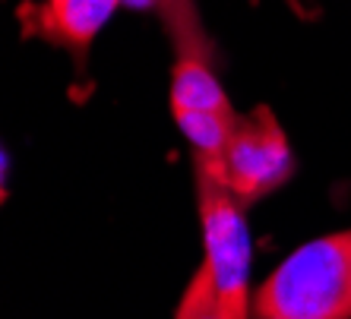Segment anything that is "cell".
<instances>
[{"label":"cell","mask_w":351,"mask_h":319,"mask_svg":"<svg viewBox=\"0 0 351 319\" xmlns=\"http://www.w3.org/2000/svg\"><path fill=\"white\" fill-rule=\"evenodd\" d=\"M254 319H351V228L298 246L256 288Z\"/></svg>","instance_id":"cell-1"},{"label":"cell","mask_w":351,"mask_h":319,"mask_svg":"<svg viewBox=\"0 0 351 319\" xmlns=\"http://www.w3.org/2000/svg\"><path fill=\"white\" fill-rule=\"evenodd\" d=\"M196 180V209H199V225H203L206 259L203 266L213 272V281L219 294L234 307L237 313L250 316L254 297H250V259H254V244H250V228L244 218V203L231 193L213 171L193 164Z\"/></svg>","instance_id":"cell-2"},{"label":"cell","mask_w":351,"mask_h":319,"mask_svg":"<svg viewBox=\"0 0 351 319\" xmlns=\"http://www.w3.org/2000/svg\"><path fill=\"white\" fill-rule=\"evenodd\" d=\"M193 164L213 171L244 205L285 187L294 174V155L278 117L266 105L237 114L234 133L219 162L193 158Z\"/></svg>","instance_id":"cell-3"},{"label":"cell","mask_w":351,"mask_h":319,"mask_svg":"<svg viewBox=\"0 0 351 319\" xmlns=\"http://www.w3.org/2000/svg\"><path fill=\"white\" fill-rule=\"evenodd\" d=\"M123 0H45L38 7V32L86 60L95 35Z\"/></svg>","instance_id":"cell-4"},{"label":"cell","mask_w":351,"mask_h":319,"mask_svg":"<svg viewBox=\"0 0 351 319\" xmlns=\"http://www.w3.org/2000/svg\"><path fill=\"white\" fill-rule=\"evenodd\" d=\"M171 107L193 111H234L228 92L213 73V60H174L171 66Z\"/></svg>","instance_id":"cell-5"},{"label":"cell","mask_w":351,"mask_h":319,"mask_svg":"<svg viewBox=\"0 0 351 319\" xmlns=\"http://www.w3.org/2000/svg\"><path fill=\"white\" fill-rule=\"evenodd\" d=\"M174 319H250L244 313H237L225 297L219 294V288L213 281V272L199 266L190 279L187 291L178 303V313Z\"/></svg>","instance_id":"cell-6"},{"label":"cell","mask_w":351,"mask_h":319,"mask_svg":"<svg viewBox=\"0 0 351 319\" xmlns=\"http://www.w3.org/2000/svg\"><path fill=\"white\" fill-rule=\"evenodd\" d=\"M298 3V10H313V0H294Z\"/></svg>","instance_id":"cell-7"}]
</instances>
